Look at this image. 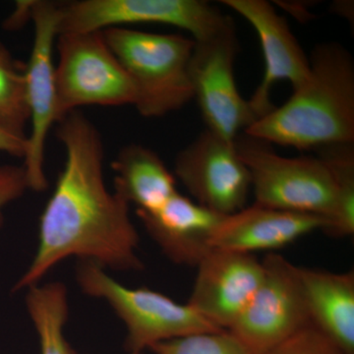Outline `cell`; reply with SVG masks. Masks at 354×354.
<instances>
[{
	"label": "cell",
	"instance_id": "1",
	"mask_svg": "<svg viewBox=\"0 0 354 354\" xmlns=\"http://www.w3.org/2000/svg\"><path fill=\"white\" fill-rule=\"evenodd\" d=\"M64 169L39 221L34 259L13 290H28L69 257L118 271H140L139 234L129 205L104 183L101 133L80 111L57 122Z\"/></svg>",
	"mask_w": 354,
	"mask_h": 354
},
{
	"label": "cell",
	"instance_id": "18",
	"mask_svg": "<svg viewBox=\"0 0 354 354\" xmlns=\"http://www.w3.org/2000/svg\"><path fill=\"white\" fill-rule=\"evenodd\" d=\"M27 290L26 306L38 334L41 354H76L64 335L68 318L66 286L53 281Z\"/></svg>",
	"mask_w": 354,
	"mask_h": 354
},
{
	"label": "cell",
	"instance_id": "26",
	"mask_svg": "<svg viewBox=\"0 0 354 354\" xmlns=\"http://www.w3.org/2000/svg\"><path fill=\"white\" fill-rule=\"evenodd\" d=\"M129 354H144V353H129Z\"/></svg>",
	"mask_w": 354,
	"mask_h": 354
},
{
	"label": "cell",
	"instance_id": "21",
	"mask_svg": "<svg viewBox=\"0 0 354 354\" xmlns=\"http://www.w3.org/2000/svg\"><path fill=\"white\" fill-rule=\"evenodd\" d=\"M155 354H253L230 330L196 333L150 348Z\"/></svg>",
	"mask_w": 354,
	"mask_h": 354
},
{
	"label": "cell",
	"instance_id": "8",
	"mask_svg": "<svg viewBox=\"0 0 354 354\" xmlns=\"http://www.w3.org/2000/svg\"><path fill=\"white\" fill-rule=\"evenodd\" d=\"M262 264L259 288L227 330L253 354H267L311 325L297 266L278 253L268 254Z\"/></svg>",
	"mask_w": 354,
	"mask_h": 354
},
{
	"label": "cell",
	"instance_id": "2",
	"mask_svg": "<svg viewBox=\"0 0 354 354\" xmlns=\"http://www.w3.org/2000/svg\"><path fill=\"white\" fill-rule=\"evenodd\" d=\"M304 82L281 106L255 121L246 135L300 151L354 144V60L342 44H318Z\"/></svg>",
	"mask_w": 354,
	"mask_h": 354
},
{
	"label": "cell",
	"instance_id": "19",
	"mask_svg": "<svg viewBox=\"0 0 354 354\" xmlns=\"http://www.w3.org/2000/svg\"><path fill=\"white\" fill-rule=\"evenodd\" d=\"M315 151L335 181L334 208L322 230L335 239L351 236L354 234V144L321 147Z\"/></svg>",
	"mask_w": 354,
	"mask_h": 354
},
{
	"label": "cell",
	"instance_id": "20",
	"mask_svg": "<svg viewBox=\"0 0 354 354\" xmlns=\"http://www.w3.org/2000/svg\"><path fill=\"white\" fill-rule=\"evenodd\" d=\"M29 120L25 64L17 62L0 41V130L27 139Z\"/></svg>",
	"mask_w": 354,
	"mask_h": 354
},
{
	"label": "cell",
	"instance_id": "15",
	"mask_svg": "<svg viewBox=\"0 0 354 354\" xmlns=\"http://www.w3.org/2000/svg\"><path fill=\"white\" fill-rule=\"evenodd\" d=\"M321 216L291 213L254 204L223 216L211 239L218 250L253 254L281 248L315 230H322Z\"/></svg>",
	"mask_w": 354,
	"mask_h": 354
},
{
	"label": "cell",
	"instance_id": "13",
	"mask_svg": "<svg viewBox=\"0 0 354 354\" xmlns=\"http://www.w3.org/2000/svg\"><path fill=\"white\" fill-rule=\"evenodd\" d=\"M252 26L259 37L265 58L263 80L248 100L256 121L276 108L271 94L274 84L288 81L292 88L304 82L310 71L309 57L298 43L285 17L266 0H223Z\"/></svg>",
	"mask_w": 354,
	"mask_h": 354
},
{
	"label": "cell",
	"instance_id": "16",
	"mask_svg": "<svg viewBox=\"0 0 354 354\" xmlns=\"http://www.w3.org/2000/svg\"><path fill=\"white\" fill-rule=\"evenodd\" d=\"M312 325L354 354V272L298 267Z\"/></svg>",
	"mask_w": 354,
	"mask_h": 354
},
{
	"label": "cell",
	"instance_id": "22",
	"mask_svg": "<svg viewBox=\"0 0 354 354\" xmlns=\"http://www.w3.org/2000/svg\"><path fill=\"white\" fill-rule=\"evenodd\" d=\"M267 354H346L313 325L298 330Z\"/></svg>",
	"mask_w": 354,
	"mask_h": 354
},
{
	"label": "cell",
	"instance_id": "3",
	"mask_svg": "<svg viewBox=\"0 0 354 354\" xmlns=\"http://www.w3.org/2000/svg\"><path fill=\"white\" fill-rule=\"evenodd\" d=\"M104 38L131 79L135 109L147 118H162L194 99L190 62L195 41L178 34L111 28Z\"/></svg>",
	"mask_w": 354,
	"mask_h": 354
},
{
	"label": "cell",
	"instance_id": "6",
	"mask_svg": "<svg viewBox=\"0 0 354 354\" xmlns=\"http://www.w3.org/2000/svg\"><path fill=\"white\" fill-rule=\"evenodd\" d=\"M55 44L58 121L83 106H134V85L102 32H64Z\"/></svg>",
	"mask_w": 354,
	"mask_h": 354
},
{
	"label": "cell",
	"instance_id": "24",
	"mask_svg": "<svg viewBox=\"0 0 354 354\" xmlns=\"http://www.w3.org/2000/svg\"><path fill=\"white\" fill-rule=\"evenodd\" d=\"M35 1H17L10 17L6 20V28L8 30L19 29L28 20L32 19V6Z\"/></svg>",
	"mask_w": 354,
	"mask_h": 354
},
{
	"label": "cell",
	"instance_id": "25",
	"mask_svg": "<svg viewBox=\"0 0 354 354\" xmlns=\"http://www.w3.org/2000/svg\"><path fill=\"white\" fill-rule=\"evenodd\" d=\"M27 139L13 136L0 130V152L14 157L24 158Z\"/></svg>",
	"mask_w": 354,
	"mask_h": 354
},
{
	"label": "cell",
	"instance_id": "10",
	"mask_svg": "<svg viewBox=\"0 0 354 354\" xmlns=\"http://www.w3.org/2000/svg\"><path fill=\"white\" fill-rule=\"evenodd\" d=\"M237 39L234 25L204 41H195L190 62L194 99L207 129L234 142L256 121L248 101L236 87L234 60Z\"/></svg>",
	"mask_w": 354,
	"mask_h": 354
},
{
	"label": "cell",
	"instance_id": "7",
	"mask_svg": "<svg viewBox=\"0 0 354 354\" xmlns=\"http://www.w3.org/2000/svg\"><path fill=\"white\" fill-rule=\"evenodd\" d=\"M58 35L162 24L185 30L198 41L234 24L230 16L202 0H77L58 4Z\"/></svg>",
	"mask_w": 354,
	"mask_h": 354
},
{
	"label": "cell",
	"instance_id": "14",
	"mask_svg": "<svg viewBox=\"0 0 354 354\" xmlns=\"http://www.w3.org/2000/svg\"><path fill=\"white\" fill-rule=\"evenodd\" d=\"M147 232L177 265L197 267L212 250L211 239L223 215L177 192L157 211H137Z\"/></svg>",
	"mask_w": 354,
	"mask_h": 354
},
{
	"label": "cell",
	"instance_id": "9",
	"mask_svg": "<svg viewBox=\"0 0 354 354\" xmlns=\"http://www.w3.org/2000/svg\"><path fill=\"white\" fill-rule=\"evenodd\" d=\"M32 21L34 39L29 62L25 64L26 99L31 130L27 135L23 167L29 189L41 192L48 187L44 174L46 142L58 121L53 62L59 21L58 4L35 0Z\"/></svg>",
	"mask_w": 354,
	"mask_h": 354
},
{
	"label": "cell",
	"instance_id": "17",
	"mask_svg": "<svg viewBox=\"0 0 354 354\" xmlns=\"http://www.w3.org/2000/svg\"><path fill=\"white\" fill-rule=\"evenodd\" d=\"M114 193L137 211H157L176 193V178L157 153L139 144L121 148L111 164Z\"/></svg>",
	"mask_w": 354,
	"mask_h": 354
},
{
	"label": "cell",
	"instance_id": "23",
	"mask_svg": "<svg viewBox=\"0 0 354 354\" xmlns=\"http://www.w3.org/2000/svg\"><path fill=\"white\" fill-rule=\"evenodd\" d=\"M28 189L29 186L23 165H0V227L6 207L19 199Z\"/></svg>",
	"mask_w": 354,
	"mask_h": 354
},
{
	"label": "cell",
	"instance_id": "12",
	"mask_svg": "<svg viewBox=\"0 0 354 354\" xmlns=\"http://www.w3.org/2000/svg\"><path fill=\"white\" fill-rule=\"evenodd\" d=\"M196 268L188 304L218 329H230L259 288L262 262L253 254L213 249Z\"/></svg>",
	"mask_w": 354,
	"mask_h": 354
},
{
	"label": "cell",
	"instance_id": "5",
	"mask_svg": "<svg viewBox=\"0 0 354 354\" xmlns=\"http://www.w3.org/2000/svg\"><path fill=\"white\" fill-rule=\"evenodd\" d=\"M234 144L250 172L255 204L321 216L326 223L334 208L335 181L320 158L283 157L267 142L243 132Z\"/></svg>",
	"mask_w": 354,
	"mask_h": 354
},
{
	"label": "cell",
	"instance_id": "11",
	"mask_svg": "<svg viewBox=\"0 0 354 354\" xmlns=\"http://www.w3.org/2000/svg\"><path fill=\"white\" fill-rule=\"evenodd\" d=\"M174 174L195 202L223 216L245 208L250 172L234 142L206 129L177 153Z\"/></svg>",
	"mask_w": 354,
	"mask_h": 354
},
{
	"label": "cell",
	"instance_id": "4",
	"mask_svg": "<svg viewBox=\"0 0 354 354\" xmlns=\"http://www.w3.org/2000/svg\"><path fill=\"white\" fill-rule=\"evenodd\" d=\"M76 279L85 295L104 300L124 323L129 353H144L160 342L221 330L191 305L149 288H127L91 261L79 262Z\"/></svg>",
	"mask_w": 354,
	"mask_h": 354
}]
</instances>
